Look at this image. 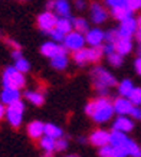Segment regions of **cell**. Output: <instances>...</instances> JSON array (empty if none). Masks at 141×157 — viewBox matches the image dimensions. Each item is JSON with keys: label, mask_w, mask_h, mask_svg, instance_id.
Returning a JSON list of instances; mask_svg holds the SVG:
<instances>
[{"label": "cell", "mask_w": 141, "mask_h": 157, "mask_svg": "<svg viewBox=\"0 0 141 157\" xmlns=\"http://www.w3.org/2000/svg\"><path fill=\"white\" fill-rule=\"evenodd\" d=\"M55 143H56V140L48 137V136H43V137L40 138V147L46 153H52L55 150Z\"/></svg>", "instance_id": "obj_26"}, {"label": "cell", "mask_w": 141, "mask_h": 157, "mask_svg": "<svg viewBox=\"0 0 141 157\" xmlns=\"http://www.w3.org/2000/svg\"><path fill=\"white\" fill-rule=\"evenodd\" d=\"M43 133H45V124L42 121H32V123L28 125V134L29 137L32 138H42Z\"/></svg>", "instance_id": "obj_17"}, {"label": "cell", "mask_w": 141, "mask_h": 157, "mask_svg": "<svg viewBox=\"0 0 141 157\" xmlns=\"http://www.w3.org/2000/svg\"><path fill=\"white\" fill-rule=\"evenodd\" d=\"M108 62L111 65H114V67H120L122 63V56L120 53L114 52V53H111V55H108Z\"/></svg>", "instance_id": "obj_33"}, {"label": "cell", "mask_w": 141, "mask_h": 157, "mask_svg": "<svg viewBox=\"0 0 141 157\" xmlns=\"http://www.w3.org/2000/svg\"><path fill=\"white\" fill-rule=\"evenodd\" d=\"M3 86L9 88V90H17L19 91L22 86H25V75L19 72L14 67H7L3 72V78H2Z\"/></svg>", "instance_id": "obj_3"}, {"label": "cell", "mask_w": 141, "mask_h": 157, "mask_svg": "<svg viewBox=\"0 0 141 157\" xmlns=\"http://www.w3.org/2000/svg\"><path fill=\"white\" fill-rule=\"evenodd\" d=\"M3 115H6V108L3 107V104L0 102V120L3 118Z\"/></svg>", "instance_id": "obj_47"}, {"label": "cell", "mask_w": 141, "mask_h": 157, "mask_svg": "<svg viewBox=\"0 0 141 157\" xmlns=\"http://www.w3.org/2000/svg\"><path fill=\"white\" fill-rule=\"evenodd\" d=\"M53 6H55V0H49V2L46 3V7L49 9V12H51V10H53Z\"/></svg>", "instance_id": "obj_46"}, {"label": "cell", "mask_w": 141, "mask_h": 157, "mask_svg": "<svg viewBox=\"0 0 141 157\" xmlns=\"http://www.w3.org/2000/svg\"><path fill=\"white\" fill-rule=\"evenodd\" d=\"M108 17V12L104 9L99 3H92L91 5V19L94 23H102L104 20Z\"/></svg>", "instance_id": "obj_13"}, {"label": "cell", "mask_w": 141, "mask_h": 157, "mask_svg": "<svg viewBox=\"0 0 141 157\" xmlns=\"http://www.w3.org/2000/svg\"><path fill=\"white\" fill-rule=\"evenodd\" d=\"M134 90V85H132V82L130 79H124V81L120 82V85H118V92H120V95L124 97V98H128V95L131 94V91Z\"/></svg>", "instance_id": "obj_24"}, {"label": "cell", "mask_w": 141, "mask_h": 157, "mask_svg": "<svg viewBox=\"0 0 141 157\" xmlns=\"http://www.w3.org/2000/svg\"><path fill=\"white\" fill-rule=\"evenodd\" d=\"M58 16L53 12H43L38 16V26L42 29L43 32H51L56 28Z\"/></svg>", "instance_id": "obj_6"}, {"label": "cell", "mask_w": 141, "mask_h": 157, "mask_svg": "<svg viewBox=\"0 0 141 157\" xmlns=\"http://www.w3.org/2000/svg\"><path fill=\"white\" fill-rule=\"evenodd\" d=\"M90 141L97 147H104L109 144V133L105 130H95L94 133L90 136Z\"/></svg>", "instance_id": "obj_11"}, {"label": "cell", "mask_w": 141, "mask_h": 157, "mask_svg": "<svg viewBox=\"0 0 141 157\" xmlns=\"http://www.w3.org/2000/svg\"><path fill=\"white\" fill-rule=\"evenodd\" d=\"M102 52L104 53H107V55H111V53H114L115 52V45L114 43H105L102 46Z\"/></svg>", "instance_id": "obj_39"}, {"label": "cell", "mask_w": 141, "mask_h": 157, "mask_svg": "<svg viewBox=\"0 0 141 157\" xmlns=\"http://www.w3.org/2000/svg\"><path fill=\"white\" fill-rule=\"evenodd\" d=\"M7 43H9L10 46H13V51H17V49H20V45L16 40H13V39H7Z\"/></svg>", "instance_id": "obj_43"}, {"label": "cell", "mask_w": 141, "mask_h": 157, "mask_svg": "<svg viewBox=\"0 0 141 157\" xmlns=\"http://www.w3.org/2000/svg\"><path fill=\"white\" fill-rule=\"evenodd\" d=\"M125 6H127L131 12H134V10L141 7V0H125Z\"/></svg>", "instance_id": "obj_36"}, {"label": "cell", "mask_w": 141, "mask_h": 157, "mask_svg": "<svg viewBox=\"0 0 141 157\" xmlns=\"http://www.w3.org/2000/svg\"><path fill=\"white\" fill-rule=\"evenodd\" d=\"M23 111H25V104L22 101H16L13 104L7 105L6 108V118L10 123V125L13 127H19L23 120Z\"/></svg>", "instance_id": "obj_4"}, {"label": "cell", "mask_w": 141, "mask_h": 157, "mask_svg": "<svg viewBox=\"0 0 141 157\" xmlns=\"http://www.w3.org/2000/svg\"><path fill=\"white\" fill-rule=\"evenodd\" d=\"M72 28L75 29V32L84 35V32L86 33L90 30V26H88V22L84 19V17H76V19L72 20Z\"/></svg>", "instance_id": "obj_23"}, {"label": "cell", "mask_w": 141, "mask_h": 157, "mask_svg": "<svg viewBox=\"0 0 141 157\" xmlns=\"http://www.w3.org/2000/svg\"><path fill=\"white\" fill-rule=\"evenodd\" d=\"M111 13H112V16L115 17L117 20H125L128 19V17H131V10L128 9L127 6H121V7H114L112 10H111Z\"/></svg>", "instance_id": "obj_20"}, {"label": "cell", "mask_w": 141, "mask_h": 157, "mask_svg": "<svg viewBox=\"0 0 141 157\" xmlns=\"http://www.w3.org/2000/svg\"><path fill=\"white\" fill-rule=\"evenodd\" d=\"M51 154H52V153H46V154H45L43 157H51Z\"/></svg>", "instance_id": "obj_52"}, {"label": "cell", "mask_w": 141, "mask_h": 157, "mask_svg": "<svg viewBox=\"0 0 141 157\" xmlns=\"http://www.w3.org/2000/svg\"><path fill=\"white\" fill-rule=\"evenodd\" d=\"M131 115L135 120H140V121H141V105H140V107H134V108H132Z\"/></svg>", "instance_id": "obj_40"}, {"label": "cell", "mask_w": 141, "mask_h": 157, "mask_svg": "<svg viewBox=\"0 0 141 157\" xmlns=\"http://www.w3.org/2000/svg\"><path fill=\"white\" fill-rule=\"evenodd\" d=\"M104 39H105V32H102V30L98 28L90 29V30L85 33V42L90 43L91 48L101 46V43H102Z\"/></svg>", "instance_id": "obj_9"}, {"label": "cell", "mask_w": 141, "mask_h": 157, "mask_svg": "<svg viewBox=\"0 0 141 157\" xmlns=\"http://www.w3.org/2000/svg\"><path fill=\"white\" fill-rule=\"evenodd\" d=\"M99 156L101 157H115V148L112 146H104L99 148Z\"/></svg>", "instance_id": "obj_32"}, {"label": "cell", "mask_w": 141, "mask_h": 157, "mask_svg": "<svg viewBox=\"0 0 141 157\" xmlns=\"http://www.w3.org/2000/svg\"><path fill=\"white\" fill-rule=\"evenodd\" d=\"M53 10H55V13H56L59 17L70 19V6L66 0H55Z\"/></svg>", "instance_id": "obj_15"}, {"label": "cell", "mask_w": 141, "mask_h": 157, "mask_svg": "<svg viewBox=\"0 0 141 157\" xmlns=\"http://www.w3.org/2000/svg\"><path fill=\"white\" fill-rule=\"evenodd\" d=\"M92 111H94V104H92V101H91V102H88L86 107H85V113L88 115H92Z\"/></svg>", "instance_id": "obj_42"}, {"label": "cell", "mask_w": 141, "mask_h": 157, "mask_svg": "<svg viewBox=\"0 0 141 157\" xmlns=\"http://www.w3.org/2000/svg\"><path fill=\"white\" fill-rule=\"evenodd\" d=\"M75 6H76V9L82 10L85 7V2H84V0H76V2H75Z\"/></svg>", "instance_id": "obj_45"}, {"label": "cell", "mask_w": 141, "mask_h": 157, "mask_svg": "<svg viewBox=\"0 0 141 157\" xmlns=\"http://www.w3.org/2000/svg\"><path fill=\"white\" fill-rule=\"evenodd\" d=\"M49 33H51L52 42H55V43H56V42H63V39H65V35L61 33V32H59L56 28L53 29V30H51Z\"/></svg>", "instance_id": "obj_34"}, {"label": "cell", "mask_w": 141, "mask_h": 157, "mask_svg": "<svg viewBox=\"0 0 141 157\" xmlns=\"http://www.w3.org/2000/svg\"><path fill=\"white\" fill-rule=\"evenodd\" d=\"M137 53H138V58H141V43H138V48H137Z\"/></svg>", "instance_id": "obj_49"}, {"label": "cell", "mask_w": 141, "mask_h": 157, "mask_svg": "<svg viewBox=\"0 0 141 157\" xmlns=\"http://www.w3.org/2000/svg\"><path fill=\"white\" fill-rule=\"evenodd\" d=\"M63 46H65L68 51H74V52H78L81 49H84V45L85 42V36L84 35L78 33V32H70L65 36L63 39Z\"/></svg>", "instance_id": "obj_5"}, {"label": "cell", "mask_w": 141, "mask_h": 157, "mask_svg": "<svg viewBox=\"0 0 141 157\" xmlns=\"http://www.w3.org/2000/svg\"><path fill=\"white\" fill-rule=\"evenodd\" d=\"M128 100L132 105L140 107L141 105V88L140 86H134V90L131 91V94L128 95Z\"/></svg>", "instance_id": "obj_29"}, {"label": "cell", "mask_w": 141, "mask_h": 157, "mask_svg": "<svg viewBox=\"0 0 141 157\" xmlns=\"http://www.w3.org/2000/svg\"><path fill=\"white\" fill-rule=\"evenodd\" d=\"M135 38H137V40L141 43V28H138L137 29V32H135Z\"/></svg>", "instance_id": "obj_48"}, {"label": "cell", "mask_w": 141, "mask_h": 157, "mask_svg": "<svg viewBox=\"0 0 141 157\" xmlns=\"http://www.w3.org/2000/svg\"><path fill=\"white\" fill-rule=\"evenodd\" d=\"M105 3L114 9V7H121V6H125V0H105Z\"/></svg>", "instance_id": "obj_38"}, {"label": "cell", "mask_w": 141, "mask_h": 157, "mask_svg": "<svg viewBox=\"0 0 141 157\" xmlns=\"http://www.w3.org/2000/svg\"><path fill=\"white\" fill-rule=\"evenodd\" d=\"M94 104V111H92V120L95 123H105L108 121L114 114L112 104L107 100V97H99L98 100L92 101Z\"/></svg>", "instance_id": "obj_1"}, {"label": "cell", "mask_w": 141, "mask_h": 157, "mask_svg": "<svg viewBox=\"0 0 141 157\" xmlns=\"http://www.w3.org/2000/svg\"><path fill=\"white\" fill-rule=\"evenodd\" d=\"M12 56L14 58V61H16V59H20V58H23V56H22V51H20V49L13 51V52H12Z\"/></svg>", "instance_id": "obj_44"}, {"label": "cell", "mask_w": 141, "mask_h": 157, "mask_svg": "<svg viewBox=\"0 0 141 157\" xmlns=\"http://www.w3.org/2000/svg\"><path fill=\"white\" fill-rule=\"evenodd\" d=\"M79 143H85V138L84 137H79Z\"/></svg>", "instance_id": "obj_51"}, {"label": "cell", "mask_w": 141, "mask_h": 157, "mask_svg": "<svg viewBox=\"0 0 141 157\" xmlns=\"http://www.w3.org/2000/svg\"><path fill=\"white\" fill-rule=\"evenodd\" d=\"M62 134H63V131H62L61 127H58V125H55L52 123L45 124V133H43V136H48V137L53 138V140H58V138H62Z\"/></svg>", "instance_id": "obj_19"}, {"label": "cell", "mask_w": 141, "mask_h": 157, "mask_svg": "<svg viewBox=\"0 0 141 157\" xmlns=\"http://www.w3.org/2000/svg\"><path fill=\"white\" fill-rule=\"evenodd\" d=\"M128 137L125 136V133H121V131H117V130H112L109 133V146L112 147H124L125 143H127Z\"/></svg>", "instance_id": "obj_16"}, {"label": "cell", "mask_w": 141, "mask_h": 157, "mask_svg": "<svg viewBox=\"0 0 141 157\" xmlns=\"http://www.w3.org/2000/svg\"><path fill=\"white\" fill-rule=\"evenodd\" d=\"M56 29L63 33L66 36L68 33L72 32V22L70 19H65V17H58V22H56Z\"/></svg>", "instance_id": "obj_21"}, {"label": "cell", "mask_w": 141, "mask_h": 157, "mask_svg": "<svg viewBox=\"0 0 141 157\" xmlns=\"http://www.w3.org/2000/svg\"><path fill=\"white\" fill-rule=\"evenodd\" d=\"M14 68L17 69L19 72L25 74V72L29 71V68H30V63H29L28 59H25V58H20V59H16L14 61Z\"/></svg>", "instance_id": "obj_30"}, {"label": "cell", "mask_w": 141, "mask_h": 157, "mask_svg": "<svg viewBox=\"0 0 141 157\" xmlns=\"http://www.w3.org/2000/svg\"><path fill=\"white\" fill-rule=\"evenodd\" d=\"M74 59H75V62L78 65H84L85 62H88V49L84 48V49H81V51H78V52H75Z\"/></svg>", "instance_id": "obj_31"}, {"label": "cell", "mask_w": 141, "mask_h": 157, "mask_svg": "<svg viewBox=\"0 0 141 157\" xmlns=\"http://www.w3.org/2000/svg\"><path fill=\"white\" fill-rule=\"evenodd\" d=\"M138 29V25H137V20L134 17H128V19L122 20L121 22V26L118 29V38L121 39H131V36L137 32Z\"/></svg>", "instance_id": "obj_7"}, {"label": "cell", "mask_w": 141, "mask_h": 157, "mask_svg": "<svg viewBox=\"0 0 141 157\" xmlns=\"http://www.w3.org/2000/svg\"><path fill=\"white\" fill-rule=\"evenodd\" d=\"M66 157H78V156H66Z\"/></svg>", "instance_id": "obj_53"}, {"label": "cell", "mask_w": 141, "mask_h": 157, "mask_svg": "<svg viewBox=\"0 0 141 157\" xmlns=\"http://www.w3.org/2000/svg\"><path fill=\"white\" fill-rule=\"evenodd\" d=\"M114 113H117L118 115H127V114H131L132 108H134V105L130 102L128 98H124V97H120L117 100L114 101Z\"/></svg>", "instance_id": "obj_10"}, {"label": "cell", "mask_w": 141, "mask_h": 157, "mask_svg": "<svg viewBox=\"0 0 141 157\" xmlns=\"http://www.w3.org/2000/svg\"><path fill=\"white\" fill-rule=\"evenodd\" d=\"M131 49H132L131 39H121V38H118V40L115 42V52L120 53L121 56L127 55Z\"/></svg>", "instance_id": "obj_18"}, {"label": "cell", "mask_w": 141, "mask_h": 157, "mask_svg": "<svg viewBox=\"0 0 141 157\" xmlns=\"http://www.w3.org/2000/svg\"><path fill=\"white\" fill-rule=\"evenodd\" d=\"M25 97H26L28 101H30L33 105H42L43 101H45L43 94L42 92H38V91H26V92H25Z\"/></svg>", "instance_id": "obj_22"}, {"label": "cell", "mask_w": 141, "mask_h": 157, "mask_svg": "<svg viewBox=\"0 0 141 157\" xmlns=\"http://www.w3.org/2000/svg\"><path fill=\"white\" fill-rule=\"evenodd\" d=\"M135 20H137V25H138V28H141V16H138Z\"/></svg>", "instance_id": "obj_50"}, {"label": "cell", "mask_w": 141, "mask_h": 157, "mask_svg": "<svg viewBox=\"0 0 141 157\" xmlns=\"http://www.w3.org/2000/svg\"><path fill=\"white\" fill-rule=\"evenodd\" d=\"M51 62L53 68H56V69H65L66 65H68V58H66V55H59V56L52 58Z\"/></svg>", "instance_id": "obj_28"}, {"label": "cell", "mask_w": 141, "mask_h": 157, "mask_svg": "<svg viewBox=\"0 0 141 157\" xmlns=\"http://www.w3.org/2000/svg\"><path fill=\"white\" fill-rule=\"evenodd\" d=\"M91 75H92V81L97 90H108L109 86H114L117 84V79L114 78L112 74L102 67H95Z\"/></svg>", "instance_id": "obj_2"}, {"label": "cell", "mask_w": 141, "mask_h": 157, "mask_svg": "<svg viewBox=\"0 0 141 157\" xmlns=\"http://www.w3.org/2000/svg\"><path fill=\"white\" fill-rule=\"evenodd\" d=\"M68 52V49L65 46H62V45H58L55 42H45L40 46V53H42L43 56H48V58H55V56H59V55H66Z\"/></svg>", "instance_id": "obj_8"}, {"label": "cell", "mask_w": 141, "mask_h": 157, "mask_svg": "<svg viewBox=\"0 0 141 157\" xmlns=\"http://www.w3.org/2000/svg\"><path fill=\"white\" fill-rule=\"evenodd\" d=\"M68 147V140L66 138H58L56 143H55V150H58V151H62V150H65V148Z\"/></svg>", "instance_id": "obj_37"}, {"label": "cell", "mask_w": 141, "mask_h": 157, "mask_svg": "<svg viewBox=\"0 0 141 157\" xmlns=\"http://www.w3.org/2000/svg\"><path fill=\"white\" fill-rule=\"evenodd\" d=\"M134 67H135V71L138 75H141V58H137L134 61Z\"/></svg>", "instance_id": "obj_41"}, {"label": "cell", "mask_w": 141, "mask_h": 157, "mask_svg": "<svg viewBox=\"0 0 141 157\" xmlns=\"http://www.w3.org/2000/svg\"><path fill=\"white\" fill-rule=\"evenodd\" d=\"M102 46H95L88 49V62H97L102 56Z\"/></svg>", "instance_id": "obj_27"}, {"label": "cell", "mask_w": 141, "mask_h": 157, "mask_svg": "<svg viewBox=\"0 0 141 157\" xmlns=\"http://www.w3.org/2000/svg\"><path fill=\"white\" fill-rule=\"evenodd\" d=\"M112 128L117 130V131H121V133H128L134 128V123L127 115H118L112 124Z\"/></svg>", "instance_id": "obj_12"}, {"label": "cell", "mask_w": 141, "mask_h": 157, "mask_svg": "<svg viewBox=\"0 0 141 157\" xmlns=\"http://www.w3.org/2000/svg\"><path fill=\"white\" fill-rule=\"evenodd\" d=\"M0 100H2V104L10 105L16 102V101L20 100V92L17 90H9V88H5L0 94Z\"/></svg>", "instance_id": "obj_14"}, {"label": "cell", "mask_w": 141, "mask_h": 157, "mask_svg": "<svg viewBox=\"0 0 141 157\" xmlns=\"http://www.w3.org/2000/svg\"><path fill=\"white\" fill-rule=\"evenodd\" d=\"M105 40L108 43H114L115 45V42L118 40V32L117 30H108V32H105Z\"/></svg>", "instance_id": "obj_35"}, {"label": "cell", "mask_w": 141, "mask_h": 157, "mask_svg": "<svg viewBox=\"0 0 141 157\" xmlns=\"http://www.w3.org/2000/svg\"><path fill=\"white\" fill-rule=\"evenodd\" d=\"M125 150H127L128 156H132V157H141V147L135 141H132L128 138V141L125 143Z\"/></svg>", "instance_id": "obj_25"}]
</instances>
